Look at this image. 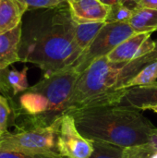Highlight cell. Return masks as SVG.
I'll return each mask as SVG.
<instances>
[{"mask_svg":"<svg viewBox=\"0 0 157 158\" xmlns=\"http://www.w3.org/2000/svg\"><path fill=\"white\" fill-rule=\"evenodd\" d=\"M62 5L43 13L22 31L19 60L36 65L43 75L73 66L82 54L75 39L76 22L68 6Z\"/></svg>","mask_w":157,"mask_h":158,"instance_id":"obj_1","label":"cell"},{"mask_svg":"<svg viewBox=\"0 0 157 158\" xmlns=\"http://www.w3.org/2000/svg\"><path fill=\"white\" fill-rule=\"evenodd\" d=\"M67 114L73 117L80 132L91 141L127 148L157 139V127L143 111L121 102L83 107Z\"/></svg>","mask_w":157,"mask_h":158,"instance_id":"obj_2","label":"cell"},{"mask_svg":"<svg viewBox=\"0 0 157 158\" xmlns=\"http://www.w3.org/2000/svg\"><path fill=\"white\" fill-rule=\"evenodd\" d=\"M126 64H116L103 56L83 70L68 106L67 113L83 107L120 103L128 89H118Z\"/></svg>","mask_w":157,"mask_h":158,"instance_id":"obj_3","label":"cell"},{"mask_svg":"<svg viewBox=\"0 0 157 158\" xmlns=\"http://www.w3.org/2000/svg\"><path fill=\"white\" fill-rule=\"evenodd\" d=\"M23 116L26 118L17 125L16 131H7L0 135V150L57 153V134L61 117L52 124L45 125L33 117Z\"/></svg>","mask_w":157,"mask_h":158,"instance_id":"obj_4","label":"cell"},{"mask_svg":"<svg viewBox=\"0 0 157 158\" xmlns=\"http://www.w3.org/2000/svg\"><path fill=\"white\" fill-rule=\"evenodd\" d=\"M73 66L56 71L43 78L28 90L43 95L49 103V118L56 120L66 114L68 103L72 96L75 84L80 77Z\"/></svg>","mask_w":157,"mask_h":158,"instance_id":"obj_5","label":"cell"},{"mask_svg":"<svg viewBox=\"0 0 157 158\" xmlns=\"http://www.w3.org/2000/svg\"><path fill=\"white\" fill-rule=\"evenodd\" d=\"M135 33L129 22H105V25L100 31L96 38L90 46L82 52L73 67L79 73H81L93 60L106 56L118 45Z\"/></svg>","mask_w":157,"mask_h":158,"instance_id":"obj_6","label":"cell"},{"mask_svg":"<svg viewBox=\"0 0 157 158\" xmlns=\"http://www.w3.org/2000/svg\"><path fill=\"white\" fill-rule=\"evenodd\" d=\"M93 152V142L80 132L70 114H64L58 128L57 153L65 158H90Z\"/></svg>","mask_w":157,"mask_h":158,"instance_id":"obj_7","label":"cell"},{"mask_svg":"<svg viewBox=\"0 0 157 158\" xmlns=\"http://www.w3.org/2000/svg\"><path fill=\"white\" fill-rule=\"evenodd\" d=\"M67 4L76 23L105 21L110 10L99 0H67Z\"/></svg>","mask_w":157,"mask_h":158,"instance_id":"obj_8","label":"cell"},{"mask_svg":"<svg viewBox=\"0 0 157 158\" xmlns=\"http://www.w3.org/2000/svg\"><path fill=\"white\" fill-rule=\"evenodd\" d=\"M151 34L152 32L133 34L106 56L108 60L116 64H127L136 60L141 46L149 37H151Z\"/></svg>","mask_w":157,"mask_h":158,"instance_id":"obj_9","label":"cell"},{"mask_svg":"<svg viewBox=\"0 0 157 158\" xmlns=\"http://www.w3.org/2000/svg\"><path fill=\"white\" fill-rule=\"evenodd\" d=\"M22 34V24L15 29L0 34V69L8 68L15 62H19V48Z\"/></svg>","mask_w":157,"mask_h":158,"instance_id":"obj_10","label":"cell"},{"mask_svg":"<svg viewBox=\"0 0 157 158\" xmlns=\"http://www.w3.org/2000/svg\"><path fill=\"white\" fill-rule=\"evenodd\" d=\"M121 103L142 111L148 110L151 106H157V81L128 89Z\"/></svg>","mask_w":157,"mask_h":158,"instance_id":"obj_11","label":"cell"},{"mask_svg":"<svg viewBox=\"0 0 157 158\" xmlns=\"http://www.w3.org/2000/svg\"><path fill=\"white\" fill-rule=\"evenodd\" d=\"M28 9L27 4L22 0H0V34L19 26Z\"/></svg>","mask_w":157,"mask_h":158,"instance_id":"obj_12","label":"cell"},{"mask_svg":"<svg viewBox=\"0 0 157 158\" xmlns=\"http://www.w3.org/2000/svg\"><path fill=\"white\" fill-rule=\"evenodd\" d=\"M129 23L136 33L153 32L157 30V10L137 7Z\"/></svg>","mask_w":157,"mask_h":158,"instance_id":"obj_13","label":"cell"},{"mask_svg":"<svg viewBox=\"0 0 157 158\" xmlns=\"http://www.w3.org/2000/svg\"><path fill=\"white\" fill-rule=\"evenodd\" d=\"M105 25V21L76 23L75 39L82 52L90 46V44L93 42V40L96 38V36Z\"/></svg>","mask_w":157,"mask_h":158,"instance_id":"obj_14","label":"cell"},{"mask_svg":"<svg viewBox=\"0 0 157 158\" xmlns=\"http://www.w3.org/2000/svg\"><path fill=\"white\" fill-rule=\"evenodd\" d=\"M157 80V59L143 67L132 79H130L123 87L130 89L135 86H143L155 82Z\"/></svg>","mask_w":157,"mask_h":158,"instance_id":"obj_15","label":"cell"},{"mask_svg":"<svg viewBox=\"0 0 157 158\" xmlns=\"http://www.w3.org/2000/svg\"><path fill=\"white\" fill-rule=\"evenodd\" d=\"M18 107L19 106H15L7 98L0 95V135L7 132L11 121H15L17 118Z\"/></svg>","mask_w":157,"mask_h":158,"instance_id":"obj_16","label":"cell"},{"mask_svg":"<svg viewBox=\"0 0 157 158\" xmlns=\"http://www.w3.org/2000/svg\"><path fill=\"white\" fill-rule=\"evenodd\" d=\"M27 72H28V68L24 67L21 71H19L15 69L7 70V81L8 84L10 85L14 96L20 94L24 93L29 89V83H28V79H27Z\"/></svg>","mask_w":157,"mask_h":158,"instance_id":"obj_17","label":"cell"},{"mask_svg":"<svg viewBox=\"0 0 157 158\" xmlns=\"http://www.w3.org/2000/svg\"><path fill=\"white\" fill-rule=\"evenodd\" d=\"M93 152L90 158H123L124 148L108 143L93 141Z\"/></svg>","mask_w":157,"mask_h":158,"instance_id":"obj_18","label":"cell"},{"mask_svg":"<svg viewBox=\"0 0 157 158\" xmlns=\"http://www.w3.org/2000/svg\"><path fill=\"white\" fill-rule=\"evenodd\" d=\"M123 158H157V146L153 143L124 148Z\"/></svg>","mask_w":157,"mask_h":158,"instance_id":"obj_19","label":"cell"},{"mask_svg":"<svg viewBox=\"0 0 157 158\" xmlns=\"http://www.w3.org/2000/svg\"><path fill=\"white\" fill-rule=\"evenodd\" d=\"M133 10L125 6L121 3L115 5L110 7L109 14L105 19L106 23H115V22H129L132 16Z\"/></svg>","mask_w":157,"mask_h":158,"instance_id":"obj_20","label":"cell"},{"mask_svg":"<svg viewBox=\"0 0 157 158\" xmlns=\"http://www.w3.org/2000/svg\"><path fill=\"white\" fill-rule=\"evenodd\" d=\"M0 158H65L57 153H36L27 151L0 150Z\"/></svg>","mask_w":157,"mask_h":158,"instance_id":"obj_21","label":"cell"},{"mask_svg":"<svg viewBox=\"0 0 157 158\" xmlns=\"http://www.w3.org/2000/svg\"><path fill=\"white\" fill-rule=\"evenodd\" d=\"M24 1L29 9H38V8H53L58 6L67 0H22Z\"/></svg>","mask_w":157,"mask_h":158,"instance_id":"obj_22","label":"cell"},{"mask_svg":"<svg viewBox=\"0 0 157 158\" xmlns=\"http://www.w3.org/2000/svg\"><path fill=\"white\" fill-rule=\"evenodd\" d=\"M7 70H8V68L0 69V95L5 96L10 102L14 103L13 102V97H14L13 91H12L10 85L8 84L7 77H6Z\"/></svg>","mask_w":157,"mask_h":158,"instance_id":"obj_23","label":"cell"},{"mask_svg":"<svg viewBox=\"0 0 157 158\" xmlns=\"http://www.w3.org/2000/svg\"><path fill=\"white\" fill-rule=\"evenodd\" d=\"M137 7L157 10V0H141Z\"/></svg>","mask_w":157,"mask_h":158,"instance_id":"obj_24","label":"cell"},{"mask_svg":"<svg viewBox=\"0 0 157 158\" xmlns=\"http://www.w3.org/2000/svg\"><path fill=\"white\" fill-rule=\"evenodd\" d=\"M140 2L141 0H120V3L122 5H124L125 6L129 7L131 10L136 9Z\"/></svg>","mask_w":157,"mask_h":158,"instance_id":"obj_25","label":"cell"},{"mask_svg":"<svg viewBox=\"0 0 157 158\" xmlns=\"http://www.w3.org/2000/svg\"><path fill=\"white\" fill-rule=\"evenodd\" d=\"M99 1L102 4H104V5H105V6H107L109 7H111V6L120 3V0H99Z\"/></svg>","mask_w":157,"mask_h":158,"instance_id":"obj_26","label":"cell"},{"mask_svg":"<svg viewBox=\"0 0 157 158\" xmlns=\"http://www.w3.org/2000/svg\"><path fill=\"white\" fill-rule=\"evenodd\" d=\"M148 110H152L153 112L156 113L157 114V106H151Z\"/></svg>","mask_w":157,"mask_h":158,"instance_id":"obj_27","label":"cell"},{"mask_svg":"<svg viewBox=\"0 0 157 158\" xmlns=\"http://www.w3.org/2000/svg\"><path fill=\"white\" fill-rule=\"evenodd\" d=\"M155 143L156 144V146H157V139H156V140H155Z\"/></svg>","mask_w":157,"mask_h":158,"instance_id":"obj_28","label":"cell"}]
</instances>
